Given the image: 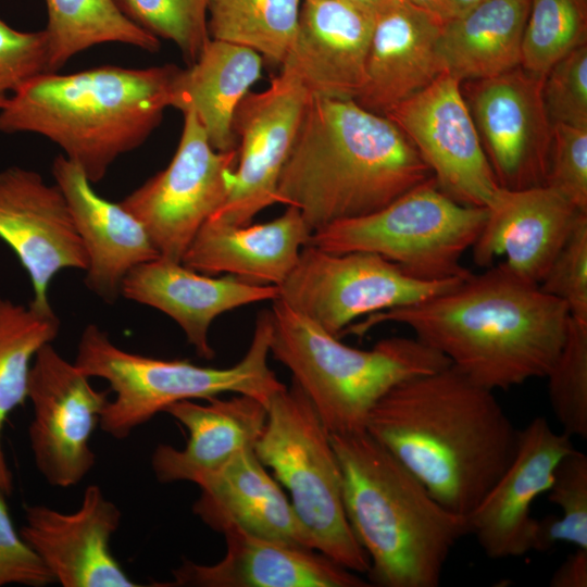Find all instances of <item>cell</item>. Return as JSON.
Wrapping results in <instances>:
<instances>
[{
    "mask_svg": "<svg viewBox=\"0 0 587 587\" xmlns=\"http://www.w3.org/2000/svg\"><path fill=\"white\" fill-rule=\"evenodd\" d=\"M570 320L563 301L502 262L415 304L370 314L340 337L363 336L384 323L405 325L470 379L495 391L545 378Z\"/></svg>",
    "mask_w": 587,
    "mask_h": 587,
    "instance_id": "cell-1",
    "label": "cell"
},
{
    "mask_svg": "<svg viewBox=\"0 0 587 587\" xmlns=\"http://www.w3.org/2000/svg\"><path fill=\"white\" fill-rule=\"evenodd\" d=\"M365 430L439 503L466 515L511 463L520 429L494 390L449 364L392 387Z\"/></svg>",
    "mask_w": 587,
    "mask_h": 587,
    "instance_id": "cell-2",
    "label": "cell"
},
{
    "mask_svg": "<svg viewBox=\"0 0 587 587\" xmlns=\"http://www.w3.org/2000/svg\"><path fill=\"white\" fill-rule=\"evenodd\" d=\"M430 177L388 117L354 100L311 97L277 192L314 233L373 213Z\"/></svg>",
    "mask_w": 587,
    "mask_h": 587,
    "instance_id": "cell-3",
    "label": "cell"
},
{
    "mask_svg": "<svg viewBox=\"0 0 587 587\" xmlns=\"http://www.w3.org/2000/svg\"><path fill=\"white\" fill-rule=\"evenodd\" d=\"M329 435L347 519L370 559L369 583L437 587L451 551L469 534L466 515L439 503L366 430Z\"/></svg>",
    "mask_w": 587,
    "mask_h": 587,
    "instance_id": "cell-4",
    "label": "cell"
},
{
    "mask_svg": "<svg viewBox=\"0 0 587 587\" xmlns=\"http://www.w3.org/2000/svg\"><path fill=\"white\" fill-rule=\"evenodd\" d=\"M180 67L98 66L28 82L0 111V132L32 133L58 145L91 184L160 124Z\"/></svg>",
    "mask_w": 587,
    "mask_h": 587,
    "instance_id": "cell-5",
    "label": "cell"
},
{
    "mask_svg": "<svg viewBox=\"0 0 587 587\" xmlns=\"http://www.w3.org/2000/svg\"><path fill=\"white\" fill-rule=\"evenodd\" d=\"M271 312L270 354L290 371L329 434L365 430L371 410L392 387L451 364L415 337L391 336L362 350L280 299Z\"/></svg>",
    "mask_w": 587,
    "mask_h": 587,
    "instance_id": "cell-6",
    "label": "cell"
},
{
    "mask_svg": "<svg viewBox=\"0 0 587 587\" xmlns=\"http://www.w3.org/2000/svg\"><path fill=\"white\" fill-rule=\"evenodd\" d=\"M272 329L271 310L261 311L242 359L229 367L217 369L125 351L105 332L89 324L80 336L74 364L89 378L100 377L110 384L114 398L107 402L99 425L113 438L124 439L182 400H207L234 392L267 405L272 396L286 386L267 363Z\"/></svg>",
    "mask_w": 587,
    "mask_h": 587,
    "instance_id": "cell-7",
    "label": "cell"
},
{
    "mask_svg": "<svg viewBox=\"0 0 587 587\" xmlns=\"http://www.w3.org/2000/svg\"><path fill=\"white\" fill-rule=\"evenodd\" d=\"M253 449L287 489L313 548L352 572L366 574L370 559L347 519L341 470L330 435L294 380L270 399Z\"/></svg>",
    "mask_w": 587,
    "mask_h": 587,
    "instance_id": "cell-8",
    "label": "cell"
},
{
    "mask_svg": "<svg viewBox=\"0 0 587 587\" xmlns=\"http://www.w3.org/2000/svg\"><path fill=\"white\" fill-rule=\"evenodd\" d=\"M487 208L462 204L434 177L384 208L312 233L308 245L333 253L372 252L425 280L466 277L463 254L476 241Z\"/></svg>",
    "mask_w": 587,
    "mask_h": 587,
    "instance_id": "cell-9",
    "label": "cell"
},
{
    "mask_svg": "<svg viewBox=\"0 0 587 587\" xmlns=\"http://www.w3.org/2000/svg\"><path fill=\"white\" fill-rule=\"evenodd\" d=\"M466 277L420 279L376 253H333L307 245L278 287L282 301L340 338L361 316L415 304Z\"/></svg>",
    "mask_w": 587,
    "mask_h": 587,
    "instance_id": "cell-10",
    "label": "cell"
},
{
    "mask_svg": "<svg viewBox=\"0 0 587 587\" xmlns=\"http://www.w3.org/2000/svg\"><path fill=\"white\" fill-rule=\"evenodd\" d=\"M170 164L120 203L148 232L161 258L182 262L193 237L225 202L238 148L215 150L196 115L184 112Z\"/></svg>",
    "mask_w": 587,
    "mask_h": 587,
    "instance_id": "cell-11",
    "label": "cell"
},
{
    "mask_svg": "<svg viewBox=\"0 0 587 587\" xmlns=\"http://www.w3.org/2000/svg\"><path fill=\"white\" fill-rule=\"evenodd\" d=\"M27 398L34 411L28 439L38 472L51 486L77 485L96 462L89 441L108 391L96 390L50 342L33 360Z\"/></svg>",
    "mask_w": 587,
    "mask_h": 587,
    "instance_id": "cell-12",
    "label": "cell"
},
{
    "mask_svg": "<svg viewBox=\"0 0 587 587\" xmlns=\"http://www.w3.org/2000/svg\"><path fill=\"white\" fill-rule=\"evenodd\" d=\"M385 116L412 142L445 193L462 204L488 207L500 185L458 78L441 73Z\"/></svg>",
    "mask_w": 587,
    "mask_h": 587,
    "instance_id": "cell-13",
    "label": "cell"
},
{
    "mask_svg": "<svg viewBox=\"0 0 587 587\" xmlns=\"http://www.w3.org/2000/svg\"><path fill=\"white\" fill-rule=\"evenodd\" d=\"M311 96L280 71L260 92H248L238 104L233 129L240 139L238 160L223 205L209 218L246 225L264 209L279 203L277 186Z\"/></svg>",
    "mask_w": 587,
    "mask_h": 587,
    "instance_id": "cell-14",
    "label": "cell"
},
{
    "mask_svg": "<svg viewBox=\"0 0 587 587\" xmlns=\"http://www.w3.org/2000/svg\"><path fill=\"white\" fill-rule=\"evenodd\" d=\"M544 80L517 66L465 85V101L501 187L545 184L553 125L544 104Z\"/></svg>",
    "mask_w": 587,
    "mask_h": 587,
    "instance_id": "cell-15",
    "label": "cell"
},
{
    "mask_svg": "<svg viewBox=\"0 0 587 587\" xmlns=\"http://www.w3.org/2000/svg\"><path fill=\"white\" fill-rule=\"evenodd\" d=\"M0 238L26 270L32 302L39 307H50L48 289L55 274L88 267L65 196L35 171L11 166L0 172Z\"/></svg>",
    "mask_w": 587,
    "mask_h": 587,
    "instance_id": "cell-16",
    "label": "cell"
},
{
    "mask_svg": "<svg viewBox=\"0 0 587 587\" xmlns=\"http://www.w3.org/2000/svg\"><path fill=\"white\" fill-rule=\"evenodd\" d=\"M574 449L572 437L555 432L544 416L519 430L511 463L466 514L469 534L488 558H514L533 550L537 519L532 504L549 490L558 463Z\"/></svg>",
    "mask_w": 587,
    "mask_h": 587,
    "instance_id": "cell-17",
    "label": "cell"
},
{
    "mask_svg": "<svg viewBox=\"0 0 587 587\" xmlns=\"http://www.w3.org/2000/svg\"><path fill=\"white\" fill-rule=\"evenodd\" d=\"M20 534L63 587H137L111 552L122 513L101 488L89 485L79 508L62 513L25 505Z\"/></svg>",
    "mask_w": 587,
    "mask_h": 587,
    "instance_id": "cell-18",
    "label": "cell"
},
{
    "mask_svg": "<svg viewBox=\"0 0 587 587\" xmlns=\"http://www.w3.org/2000/svg\"><path fill=\"white\" fill-rule=\"evenodd\" d=\"M375 16L344 0H303L280 71L311 97L355 100L366 80Z\"/></svg>",
    "mask_w": 587,
    "mask_h": 587,
    "instance_id": "cell-19",
    "label": "cell"
},
{
    "mask_svg": "<svg viewBox=\"0 0 587 587\" xmlns=\"http://www.w3.org/2000/svg\"><path fill=\"white\" fill-rule=\"evenodd\" d=\"M580 213L547 185L499 187L474 242L473 260L489 267L496 258L521 277L539 285Z\"/></svg>",
    "mask_w": 587,
    "mask_h": 587,
    "instance_id": "cell-20",
    "label": "cell"
},
{
    "mask_svg": "<svg viewBox=\"0 0 587 587\" xmlns=\"http://www.w3.org/2000/svg\"><path fill=\"white\" fill-rule=\"evenodd\" d=\"M226 553L214 564L183 560L159 587H367L360 574L322 552L259 537L229 526Z\"/></svg>",
    "mask_w": 587,
    "mask_h": 587,
    "instance_id": "cell-21",
    "label": "cell"
},
{
    "mask_svg": "<svg viewBox=\"0 0 587 587\" xmlns=\"http://www.w3.org/2000/svg\"><path fill=\"white\" fill-rule=\"evenodd\" d=\"M121 294L173 319L196 353L212 360V322L234 309L279 299V287L248 283L233 275L202 274L160 257L134 267L124 278Z\"/></svg>",
    "mask_w": 587,
    "mask_h": 587,
    "instance_id": "cell-22",
    "label": "cell"
},
{
    "mask_svg": "<svg viewBox=\"0 0 587 587\" xmlns=\"http://www.w3.org/2000/svg\"><path fill=\"white\" fill-rule=\"evenodd\" d=\"M52 175L67 200L88 257L85 283L104 301L113 302L126 275L160 254L145 226L120 202L99 196L78 165L60 154L53 161Z\"/></svg>",
    "mask_w": 587,
    "mask_h": 587,
    "instance_id": "cell-23",
    "label": "cell"
},
{
    "mask_svg": "<svg viewBox=\"0 0 587 587\" xmlns=\"http://www.w3.org/2000/svg\"><path fill=\"white\" fill-rule=\"evenodd\" d=\"M444 22L407 0L377 15L366 61V80L354 100L385 115L445 72L439 51Z\"/></svg>",
    "mask_w": 587,
    "mask_h": 587,
    "instance_id": "cell-24",
    "label": "cell"
},
{
    "mask_svg": "<svg viewBox=\"0 0 587 587\" xmlns=\"http://www.w3.org/2000/svg\"><path fill=\"white\" fill-rule=\"evenodd\" d=\"M286 207L278 217L260 224L207 220L182 263L207 275H233L248 283L280 286L312 235L300 211Z\"/></svg>",
    "mask_w": 587,
    "mask_h": 587,
    "instance_id": "cell-25",
    "label": "cell"
},
{
    "mask_svg": "<svg viewBox=\"0 0 587 587\" xmlns=\"http://www.w3.org/2000/svg\"><path fill=\"white\" fill-rule=\"evenodd\" d=\"M196 484L201 492L192 511L214 532L222 534L235 526L259 537L314 549L289 498L253 448L241 450Z\"/></svg>",
    "mask_w": 587,
    "mask_h": 587,
    "instance_id": "cell-26",
    "label": "cell"
},
{
    "mask_svg": "<svg viewBox=\"0 0 587 587\" xmlns=\"http://www.w3.org/2000/svg\"><path fill=\"white\" fill-rule=\"evenodd\" d=\"M164 412L188 430L183 449L160 444L151 457L152 471L160 483H197L216 472L238 452L254 448L266 421L267 405L248 396H218L207 403L182 400Z\"/></svg>",
    "mask_w": 587,
    "mask_h": 587,
    "instance_id": "cell-27",
    "label": "cell"
},
{
    "mask_svg": "<svg viewBox=\"0 0 587 587\" xmlns=\"http://www.w3.org/2000/svg\"><path fill=\"white\" fill-rule=\"evenodd\" d=\"M263 58L243 46L210 39L198 59L173 79L170 107L190 111L217 151L237 149L236 109L261 77Z\"/></svg>",
    "mask_w": 587,
    "mask_h": 587,
    "instance_id": "cell-28",
    "label": "cell"
},
{
    "mask_svg": "<svg viewBox=\"0 0 587 587\" xmlns=\"http://www.w3.org/2000/svg\"><path fill=\"white\" fill-rule=\"evenodd\" d=\"M529 7L530 0H485L446 21L439 39L445 72L462 82L517 67Z\"/></svg>",
    "mask_w": 587,
    "mask_h": 587,
    "instance_id": "cell-29",
    "label": "cell"
},
{
    "mask_svg": "<svg viewBox=\"0 0 587 587\" xmlns=\"http://www.w3.org/2000/svg\"><path fill=\"white\" fill-rule=\"evenodd\" d=\"M48 73L91 47L118 42L155 52L160 40L129 20L116 0H46Z\"/></svg>",
    "mask_w": 587,
    "mask_h": 587,
    "instance_id": "cell-30",
    "label": "cell"
},
{
    "mask_svg": "<svg viewBox=\"0 0 587 587\" xmlns=\"http://www.w3.org/2000/svg\"><path fill=\"white\" fill-rule=\"evenodd\" d=\"M60 321L50 307L16 304L0 296V491L9 496L12 474L2 448L8 415L27 398L30 366L37 351L59 334Z\"/></svg>",
    "mask_w": 587,
    "mask_h": 587,
    "instance_id": "cell-31",
    "label": "cell"
},
{
    "mask_svg": "<svg viewBox=\"0 0 587 587\" xmlns=\"http://www.w3.org/2000/svg\"><path fill=\"white\" fill-rule=\"evenodd\" d=\"M299 15L300 0H210L209 34L282 65L297 34Z\"/></svg>",
    "mask_w": 587,
    "mask_h": 587,
    "instance_id": "cell-32",
    "label": "cell"
},
{
    "mask_svg": "<svg viewBox=\"0 0 587 587\" xmlns=\"http://www.w3.org/2000/svg\"><path fill=\"white\" fill-rule=\"evenodd\" d=\"M586 45L585 0H530L522 45V67L546 76L574 49Z\"/></svg>",
    "mask_w": 587,
    "mask_h": 587,
    "instance_id": "cell-33",
    "label": "cell"
},
{
    "mask_svg": "<svg viewBox=\"0 0 587 587\" xmlns=\"http://www.w3.org/2000/svg\"><path fill=\"white\" fill-rule=\"evenodd\" d=\"M548 500L559 507L560 516L537 520L533 550L547 551L558 542L587 549V455L572 450L558 463Z\"/></svg>",
    "mask_w": 587,
    "mask_h": 587,
    "instance_id": "cell-34",
    "label": "cell"
},
{
    "mask_svg": "<svg viewBox=\"0 0 587 587\" xmlns=\"http://www.w3.org/2000/svg\"><path fill=\"white\" fill-rule=\"evenodd\" d=\"M562 432L587 437V323L571 317L560 353L545 377Z\"/></svg>",
    "mask_w": 587,
    "mask_h": 587,
    "instance_id": "cell-35",
    "label": "cell"
},
{
    "mask_svg": "<svg viewBox=\"0 0 587 587\" xmlns=\"http://www.w3.org/2000/svg\"><path fill=\"white\" fill-rule=\"evenodd\" d=\"M135 24L174 42L188 64L211 39L208 27L210 0H116Z\"/></svg>",
    "mask_w": 587,
    "mask_h": 587,
    "instance_id": "cell-36",
    "label": "cell"
},
{
    "mask_svg": "<svg viewBox=\"0 0 587 587\" xmlns=\"http://www.w3.org/2000/svg\"><path fill=\"white\" fill-rule=\"evenodd\" d=\"M539 287L563 301L572 319L587 323V213L578 215Z\"/></svg>",
    "mask_w": 587,
    "mask_h": 587,
    "instance_id": "cell-37",
    "label": "cell"
},
{
    "mask_svg": "<svg viewBox=\"0 0 587 587\" xmlns=\"http://www.w3.org/2000/svg\"><path fill=\"white\" fill-rule=\"evenodd\" d=\"M544 104L550 122L587 127V46L558 61L546 74Z\"/></svg>",
    "mask_w": 587,
    "mask_h": 587,
    "instance_id": "cell-38",
    "label": "cell"
},
{
    "mask_svg": "<svg viewBox=\"0 0 587 587\" xmlns=\"http://www.w3.org/2000/svg\"><path fill=\"white\" fill-rule=\"evenodd\" d=\"M48 73L45 29L20 32L0 18V111L32 79Z\"/></svg>",
    "mask_w": 587,
    "mask_h": 587,
    "instance_id": "cell-39",
    "label": "cell"
},
{
    "mask_svg": "<svg viewBox=\"0 0 587 587\" xmlns=\"http://www.w3.org/2000/svg\"><path fill=\"white\" fill-rule=\"evenodd\" d=\"M587 212V127L553 124L545 184Z\"/></svg>",
    "mask_w": 587,
    "mask_h": 587,
    "instance_id": "cell-40",
    "label": "cell"
},
{
    "mask_svg": "<svg viewBox=\"0 0 587 587\" xmlns=\"http://www.w3.org/2000/svg\"><path fill=\"white\" fill-rule=\"evenodd\" d=\"M5 497L0 491V587L11 584L43 587L54 583L40 558L15 529Z\"/></svg>",
    "mask_w": 587,
    "mask_h": 587,
    "instance_id": "cell-41",
    "label": "cell"
},
{
    "mask_svg": "<svg viewBox=\"0 0 587 587\" xmlns=\"http://www.w3.org/2000/svg\"><path fill=\"white\" fill-rule=\"evenodd\" d=\"M551 587L587 586V549L576 548L557 569L549 580Z\"/></svg>",
    "mask_w": 587,
    "mask_h": 587,
    "instance_id": "cell-42",
    "label": "cell"
},
{
    "mask_svg": "<svg viewBox=\"0 0 587 587\" xmlns=\"http://www.w3.org/2000/svg\"><path fill=\"white\" fill-rule=\"evenodd\" d=\"M351 3L371 14L375 17L390 8L403 2L404 0H344Z\"/></svg>",
    "mask_w": 587,
    "mask_h": 587,
    "instance_id": "cell-43",
    "label": "cell"
},
{
    "mask_svg": "<svg viewBox=\"0 0 587 587\" xmlns=\"http://www.w3.org/2000/svg\"><path fill=\"white\" fill-rule=\"evenodd\" d=\"M409 3L435 15L444 23L450 20L446 0H407Z\"/></svg>",
    "mask_w": 587,
    "mask_h": 587,
    "instance_id": "cell-44",
    "label": "cell"
},
{
    "mask_svg": "<svg viewBox=\"0 0 587 587\" xmlns=\"http://www.w3.org/2000/svg\"><path fill=\"white\" fill-rule=\"evenodd\" d=\"M483 1L485 0H446V3L450 13V18H452Z\"/></svg>",
    "mask_w": 587,
    "mask_h": 587,
    "instance_id": "cell-45",
    "label": "cell"
}]
</instances>
